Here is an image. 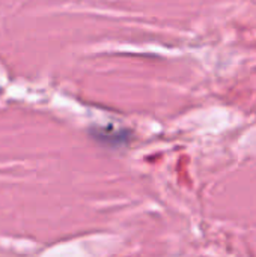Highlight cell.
I'll return each instance as SVG.
<instances>
[{
	"label": "cell",
	"instance_id": "6da1fadb",
	"mask_svg": "<svg viewBox=\"0 0 256 257\" xmlns=\"http://www.w3.org/2000/svg\"><path fill=\"white\" fill-rule=\"evenodd\" d=\"M95 136L98 140L106 142L107 145H122L125 140H128V134H124V131H119V133H112L110 130L97 131Z\"/></svg>",
	"mask_w": 256,
	"mask_h": 257
}]
</instances>
